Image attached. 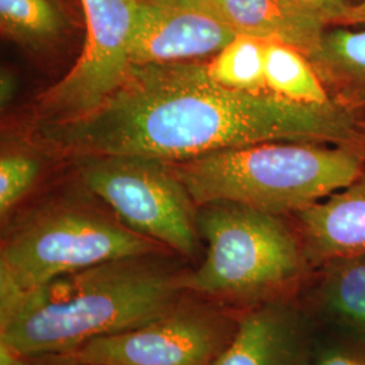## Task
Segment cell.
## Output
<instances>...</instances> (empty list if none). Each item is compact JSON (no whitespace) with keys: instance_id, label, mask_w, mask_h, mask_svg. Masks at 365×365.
Returning <instances> with one entry per match:
<instances>
[{"instance_id":"603a6c76","label":"cell","mask_w":365,"mask_h":365,"mask_svg":"<svg viewBox=\"0 0 365 365\" xmlns=\"http://www.w3.org/2000/svg\"><path fill=\"white\" fill-rule=\"evenodd\" d=\"M1 93H0V96H1V105H7L10 101H11V98L14 96V93H15V86H14V80L11 78V76L9 75V73H4L3 72V75H1Z\"/></svg>"},{"instance_id":"30bf717a","label":"cell","mask_w":365,"mask_h":365,"mask_svg":"<svg viewBox=\"0 0 365 365\" xmlns=\"http://www.w3.org/2000/svg\"><path fill=\"white\" fill-rule=\"evenodd\" d=\"M209 14L237 34L280 42L307 57L321 45L330 21L309 0H170Z\"/></svg>"},{"instance_id":"5b68a950","label":"cell","mask_w":365,"mask_h":365,"mask_svg":"<svg viewBox=\"0 0 365 365\" xmlns=\"http://www.w3.org/2000/svg\"><path fill=\"white\" fill-rule=\"evenodd\" d=\"M160 252L156 241L98 210L76 205L41 210L1 247L0 312L54 279L108 261Z\"/></svg>"},{"instance_id":"44dd1931","label":"cell","mask_w":365,"mask_h":365,"mask_svg":"<svg viewBox=\"0 0 365 365\" xmlns=\"http://www.w3.org/2000/svg\"><path fill=\"white\" fill-rule=\"evenodd\" d=\"M365 24V0L357 4H351L345 14L339 18L336 26H351Z\"/></svg>"},{"instance_id":"4fadbf2b","label":"cell","mask_w":365,"mask_h":365,"mask_svg":"<svg viewBox=\"0 0 365 365\" xmlns=\"http://www.w3.org/2000/svg\"><path fill=\"white\" fill-rule=\"evenodd\" d=\"M317 75L336 93V102L352 108L365 102V30L327 31L319 48L307 57Z\"/></svg>"},{"instance_id":"ffe728a7","label":"cell","mask_w":365,"mask_h":365,"mask_svg":"<svg viewBox=\"0 0 365 365\" xmlns=\"http://www.w3.org/2000/svg\"><path fill=\"white\" fill-rule=\"evenodd\" d=\"M327 14L330 25H336L351 6L348 0H309Z\"/></svg>"},{"instance_id":"e0dca14e","label":"cell","mask_w":365,"mask_h":365,"mask_svg":"<svg viewBox=\"0 0 365 365\" xmlns=\"http://www.w3.org/2000/svg\"><path fill=\"white\" fill-rule=\"evenodd\" d=\"M267 41L237 34L207 64L210 76L237 91L268 92L265 81Z\"/></svg>"},{"instance_id":"5bb4252c","label":"cell","mask_w":365,"mask_h":365,"mask_svg":"<svg viewBox=\"0 0 365 365\" xmlns=\"http://www.w3.org/2000/svg\"><path fill=\"white\" fill-rule=\"evenodd\" d=\"M265 81L268 92L291 102L325 105L333 101L307 56L280 42H267Z\"/></svg>"},{"instance_id":"52a82bcc","label":"cell","mask_w":365,"mask_h":365,"mask_svg":"<svg viewBox=\"0 0 365 365\" xmlns=\"http://www.w3.org/2000/svg\"><path fill=\"white\" fill-rule=\"evenodd\" d=\"M235 327L215 307L180 302L143 327L92 339L54 359L66 365H212Z\"/></svg>"},{"instance_id":"ac0fdd59","label":"cell","mask_w":365,"mask_h":365,"mask_svg":"<svg viewBox=\"0 0 365 365\" xmlns=\"http://www.w3.org/2000/svg\"><path fill=\"white\" fill-rule=\"evenodd\" d=\"M39 172V163L25 153H7L0 158V214L10 210L25 196Z\"/></svg>"},{"instance_id":"8992f818","label":"cell","mask_w":365,"mask_h":365,"mask_svg":"<svg viewBox=\"0 0 365 365\" xmlns=\"http://www.w3.org/2000/svg\"><path fill=\"white\" fill-rule=\"evenodd\" d=\"M81 179L133 232L182 256L195 255V202L167 161L143 156L86 157Z\"/></svg>"},{"instance_id":"6da1fadb","label":"cell","mask_w":365,"mask_h":365,"mask_svg":"<svg viewBox=\"0 0 365 365\" xmlns=\"http://www.w3.org/2000/svg\"><path fill=\"white\" fill-rule=\"evenodd\" d=\"M64 156H143L178 163L223 149L291 141L353 146L364 138L352 108L303 105L271 92L226 88L206 63L131 64L102 105L83 117L37 123Z\"/></svg>"},{"instance_id":"2e32d148","label":"cell","mask_w":365,"mask_h":365,"mask_svg":"<svg viewBox=\"0 0 365 365\" xmlns=\"http://www.w3.org/2000/svg\"><path fill=\"white\" fill-rule=\"evenodd\" d=\"M321 284L324 307L365 344V256L327 262Z\"/></svg>"},{"instance_id":"d6986e66","label":"cell","mask_w":365,"mask_h":365,"mask_svg":"<svg viewBox=\"0 0 365 365\" xmlns=\"http://www.w3.org/2000/svg\"><path fill=\"white\" fill-rule=\"evenodd\" d=\"M304 365H365V348L336 345L310 351Z\"/></svg>"},{"instance_id":"8fae6325","label":"cell","mask_w":365,"mask_h":365,"mask_svg":"<svg viewBox=\"0 0 365 365\" xmlns=\"http://www.w3.org/2000/svg\"><path fill=\"white\" fill-rule=\"evenodd\" d=\"M310 352L299 312L282 299L256 304L212 365H304Z\"/></svg>"},{"instance_id":"9a60e30c","label":"cell","mask_w":365,"mask_h":365,"mask_svg":"<svg viewBox=\"0 0 365 365\" xmlns=\"http://www.w3.org/2000/svg\"><path fill=\"white\" fill-rule=\"evenodd\" d=\"M68 18L58 0H0V29L14 42L38 51L64 36Z\"/></svg>"},{"instance_id":"3957f363","label":"cell","mask_w":365,"mask_h":365,"mask_svg":"<svg viewBox=\"0 0 365 365\" xmlns=\"http://www.w3.org/2000/svg\"><path fill=\"white\" fill-rule=\"evenodd\" d=\"M195 205L229 202L272 212H298L346 187L364 172L348 145L274 141L168 163Z\"/></svg>"},{"instance_id":"7c38bea8","label":"cell","mask_w":365,"mask_h":365,"mask_svg":"<svg viewBox=\"0 0 365 365\" xmlns=\"http://www.w3.org/2000/svg\"><path fill=\"white\" fill-rule=\"evenodd\" d=\"M307 260L315 264L365 256V170L354 182L295 212Z\"/></svg>"},{"instance_id":"9c48e42d","label":"cell","mask_w":365,"mask_h":365,"mask_svg":"<svg viewBox=\"0 0 365 365\" xmlns=\"http://www.w3.org/2000/svg\"><path fill=\"white\" fill-rule=\"evenodd\" d=\"M237 33L217 18L170 0H140L131 64L195 63L214 57Z\"/></svg>"},{"instance_id":"277c9868","label":"cell","mask_w":365,"mask_h":365,"mask_svg":"<svg viewBox=\"0 0 365 365\" xmlns=\"http://www.w3.org/2000/svg\"><path fill=\"white\" fill-rule=\"evenodd\" d=\"M197 233L205 260L184 277L185 292L260 304L280 299L304 274L302 242L279 215L238 203L202 205Z\"/></svg>"},{"instance_id":"7a4b0ae2","label":"cell","mask_w":365,"mask_h":365,"mask_svg":"<svg viewBox=\"0 0 365 365\" xmlns=\"http://www.w3.org/2000/svg\"><path fill=\"white\" fill-rule=\"evenodd\" d=\"M158 255L103 262L30 292L0 312V345L56 357L160 318L182 302L187 272Z\"/></svg>"},{"instance_id":"7402d4cb","label":"cell","mask_w":365,"mask_h":365,"mask_svg":"<svg viewBox=\"0 0 365 365\" xmlns=\"http://www.w3.org/2000/svg\"><path fill=\"white\" fill-rule=\"evenodd\" d=\"M0 365H42L38 363H33L29 361V357L16 354V353L11 352L10 349L4 348L0 345ZM60 365V363H57ZM66 365V364H61Z\"/></svg>"},{"instance_id":"ba28073f","label":"cell","mask_w":365,"mask_h":365,"mask_svg":"<svg viewBox=\"0 0 365 365\" xmlns=\"http://www.w3.org/2000/svg\"><path fill=\"white\" fill-rule=\"evenodd\" d=\"M87 37L64 78L43 92L37 123L63 122L98 108L117 90L130 68L131 36L140 0H80Z\"/></svg>"}]
</instances>
